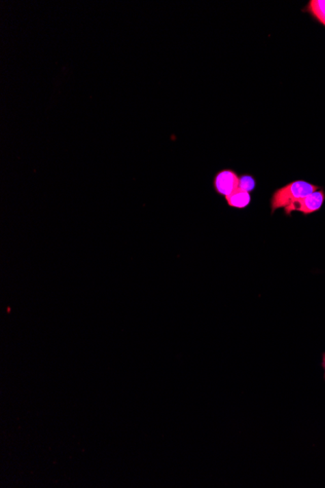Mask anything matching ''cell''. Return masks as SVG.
<instances>
[{"label":"cell","mask_w":325,"mask_h":488,"mask_svg":"<svg viewBox=\"0 0 325 488\" xmlns=\"http://www.w3.org/2000/svg\"><path fill=\"white\" fill-rule=\"evenodd\" d=\"M320 190V186L308 183L306 181H295L278 188L273 193L271 198L272 214L276 209H285L302 198L312 194Z\"/></svg>","instance_id":"1"},{"label":"cell","mask_w":325,"mask_h":488,"mask_svg":"<svg viewBox=\"0 0 325 488\" xmlns=\"http://www.w3.org/2000/svg\"><path fill=\"white\" fill-rule=\"evenodd\" d=\"M324 200L325 192L320 188V190L313 192L312 194L302 198V199L285 208V215L290 216L294 211H299V213H302L305 216L312 215V214L322 209Z\"/></svg>","instance_id":"2"},{"label":"cell","mask_w":325,"mask_h":488,"mask_svg":"<svg viewBox=\"0 0 325 488\" xmlns=\"http://www.w3.org/2000/svg\"><path fill=\"white\" fill-rule=\"evenodd\" d=\"M213 188L216 193L227 197L239 188V177L233 170H221L214 176Z\"/></svg>","instance_id":"3"},{"label":"cell","mask_w":325,"mask_h":488,"mask_svg":"<svg viewBox=\"0 0 325 488\" xmlns=\"http://www.w3.org/2000/svg\"><path fill=\"white\" fill-rule=\"evenodd\" d=\"M225 199L227 204L229 205V207H231V208L244 209L250 204V192L239 188V190L234 191L229 196L225 197Z\"/></svg>","instance_id":"4"},{"label":"cell","mask_w":325,"mask_h":488,"mask_svg":"<svg viewBox=\"0 0 325 488\" xmlns=\"http://www.w3.org/2000/svg\"><path fill=\"white\" fill-rule=\"evenodd\" d=\"M309 7L315 18L325 25V1H311Z\"/></svg>","instance_id":"5"},{"label":"cell","mask_w":325,"mask_h":488,"mask_svg":"<svg viewBox=\"0 0 325 488\" xmlns=\"http://www.w3.org/2000/svg\"><path fill=\"white\" fill-rule=\"evenodd\" d=\"M255 186H257V181L250 175H244V176L239 177V188L241 190L250 192L255 190Z\"/></svg>","instance_id":"6"},{"label":"cell","mask_w":325,"mask_h":488,"mask_svg":"<svg viewBox=\"0 0 325 488\" xmlns=\"http://www.w3.org/2000/svg\"><path fill=\"white\" fill-rule=\"evenodd\" d=\"M322 368L324 372V381H325V352H324V353H322Z\"/></svg>","instance_id":"7"}]
</instances>
